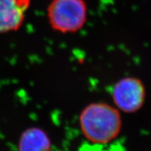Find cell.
Instances as JSON below:
<instances>
[{
    "label": "cell",
    "instance_id": "cell-4",
    "mask_svg": "<svg viewBox=\"0 0 151 151\" xmlns=\"http://www.w3.org/2000/svg\"><path fill=\"white\" fill-rule=\"evenodd\" d=\"M30 2L31 0H0V34L21 27Z\"/></svg>",
    "mask_w": 151,
    "mask_h": 151
},
{
    "label": "cell",
    "instance_id": "cell-2",
    "mask_svg": "<svg viewBox=\"0 0 151 151\" xmlns=\"http://www.w3.org/2000/svg\"><path fill=\"white\" fill-rule=\"evenodd\" d=\"M47 15L55 31L74 33L86 24L88 6L84 0H52L47 9Z\"/></svg>",
    "mask_w": 151,
    "mask_h": 151
},
{
    "label": "cell",
    "instance_id": "cell-3",
    "mask_svg": "<svg viewBox=\"0 0 151 151\" xmlns=\"http://www.w3.org/2000/svg\"><path fill=\"white\" fill-rule=\"evenodd\" d=\"M113 102L124 113H135L140 110L146 99V89L140 79L126 77L119 80L112 87Z\"/></svg>",
    "mask_w": 151,
    "mask_h": 151
},
{
    "label": "cell",
    "instance_id": "cell-1",
    "mask_svg": "<svg viewBox=\"0 0 151 151\" xmlns=\"http://www.w3.org/2000/svg\"><path fill=\"white\" fill-rule=\"evenodd\" d=\"M79 125L84 137L92 143L107 144L120 134L121 116L118 110L108 104L92 103L81 111Z\"/></svg>",
    "mask_w": 151,
    "mask_h": 151
},
{
    "label": "cell",
    "instance_id": "cell-5",
    "mask_svg": "<svg viewBox=\"0 0 151 151\" xmlns=\"http://www.w3.org/2000/svg\"><path fill=\"white\" fill-rule=\"evenodd\" d=\"M51 140L44 130L30 127L19 138L18 151H51Z\"/></svg>",
    "mask_w": 151,
    "mask_h": 151
}]
</instances>
